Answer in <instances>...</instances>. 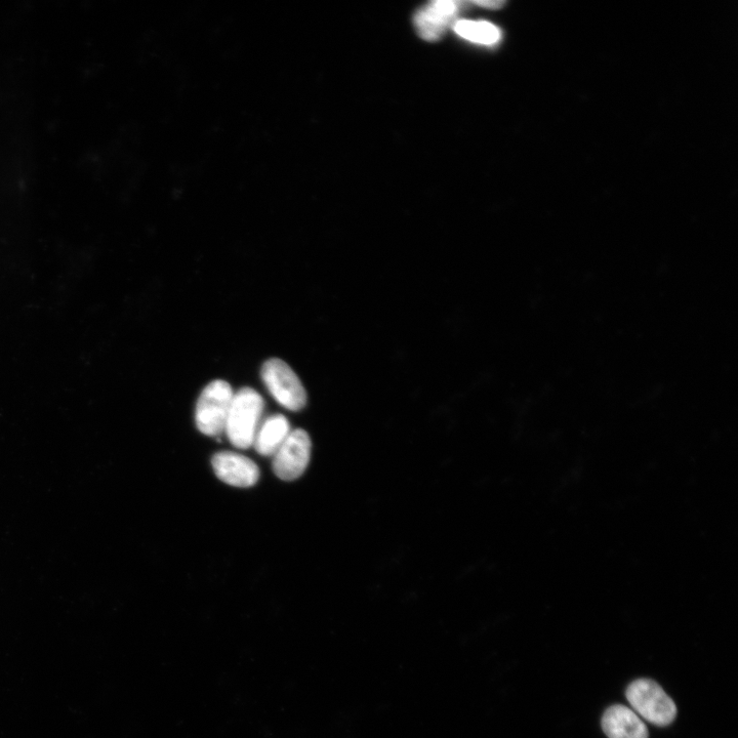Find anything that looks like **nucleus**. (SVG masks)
Instances as JSON below:
<instances>
[{"label": "nucleus", "instance_id": "6", "mask_svg": "<svg viewBox=\"0 0 738 738\" xmlns=\"http://www.w3.org/2000/svg\"><path fill=\"white\" fill-rule=\"evenodd\" d=\"M468 4L453 0H438L421 9L415 17L419 35L428 41L440 39Z\"/></svg>", "mask_w": 738, "mask_h": 738}, {"label": "nucleus", "instance_id": "11", "mask_svg": "<svg viewBox=\"0 0 738 738\" xmlns=\"http://www.w3.org/2000/svg\"><path fill=\"white\" fill-rule=\"evenodd\" d=\"M472 4L477 5V6L481 7V8L494 9V10H496V9L502 8L506 3L505 2H502V0H501V2H500V0H494V2H492V0H485V2H475V3H472Z\"/></svg>", "mask_w": 738, "mask_h": 738}, {"label": "nucleus", "instance_id": "4", "mask_svg": "<svg viewBox=\"0 0 738 738\" xmlns=\"http://www.w3.org/2000/svg\"><path fill=\"white\" fill-rule=\"evenodd\" d=\"M262 379L269 393L282 407L299 412L307 404V392L292 367L278 358L267 360Z\"/></svg>", "mask_w": 738, "mask_h": 738}, {"label": "nucleus", "instance_id": "9", "mask_svg": "<svg viewBox=\"0 0 738 738\" xmlns=\"http://www.w3.org/2000/svg\"><path fill=\"white\" fill-rule=\"evenodd\" d=\"M291 432L289 420L282 415L271 416L261 423L253 446L259 455L274 457Z\"/></svg>", "mask_w": 738, "mask_h": 738}, {"label": "nucleus", "instance_id": "1", "mask_svg": "<svg viewBox=\"0 0 738 738\" xmlns=\"http://www.w3.org/2000/svg\"><path fill=\"white\" fill-rule=\"evenodd\" d=\"M264 408L265 401L256 390L246 387L234 393L224 432L234 447L253 446Z\"/></svg>", "mask_w": 738, "mask_h": 738}, {"label": "nucleus", "instance_id": "5", "mask_svg": "<svg viewBox=\"0 0 738 738\" xmlns=\"http://www.w3.org/2000/svg\"><path fill=\"white\" fill-rule=\"evenodd\" d=\"M311 439L302 429L291 432L273 457V470L283 481H294L306 471L311 458Z\"/></svg>", "mask_w": 738, "mask_h": 738}, {"label": "nucleus", "instance_id": "8", "mask_svg": "<svg viewBox=\"0 0 738 738\" xmlns=\"http://www.w3.org/2000/svg\"><path fill=\"white\" fill-rule=\"evenodd\" d=\"M602 728L608 738H648L645 723L633 710L621 705L606 710Z\"/></svg>", "mask_w": 738, "mask_h": 738}, {"label": "nucleus", "instance_id": "3", "mask_svg": "<svg viewBox=\"0 0 738 738\" xmlns=\"http://www.w3.org/2000/svg\"><path fill=\"white\" fill-rule=\"evenodd\" d=\"M233 396L231 385L223 380L213 381L203 389L195 410L196 426L202 434L218 437L225 432Z\"/></svg>", "mask_w": 738, "mask_h": 738}, {"label": "nucleus", "instance_id": "7", "mask_svg": "<svg viewBox=\"0 0 738 738\" xmlns=\"http://www.w3.org/2000/svg\"><path fill=\"white\" fill-rule=\"evenodd\" d=\"M212 464L218 478L231 486L252 487L260 478L258 465L233 451H220L213 457Z\"/></svg>", "mask_w": 738, "mask_h": 738}, {"label": "nucleus", "instance_id": "10", "mask_svg": "<svg viewBox=\"0 0 738 738\" xmlns=\"http://www.w3.org/2000/svg\"><path fill=\"white\" fill-rule=\"evenodd\" d=\"M455 31L472 43L492 46L499 43L501 30L487 22L459 21L455 24Z\"/></svg>", "mask_w": 738, "mask_h": 738}, {"label": "nucleus", "instance_id": "2", "mask_svg": "<svg viewBox=\"0 0 738 738\" xmlns=\"http://www.w3.org/2000/svg\"><path fill=\"white\" fill-rule=\"evenodd\" d=\"M629 704L637 715L653 725L665 727L677 716V708L665 690L652 680L632 682L626 691Z\"/></svg>", "mask_w": 738, "mask_h": 738}]
</instances>
